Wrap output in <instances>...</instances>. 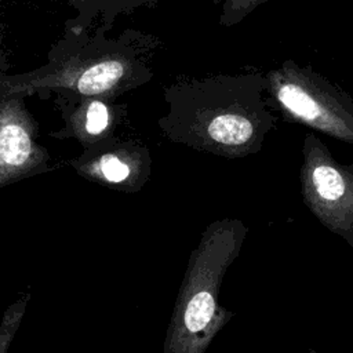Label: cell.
<instances>
[{
	"label": "cell",
	"mask_w": 353,
	"mask_h": 353,
	"mask_svg": "<svg viewBox=\"0 0 353 353\" xmlns=\"http://www.w3.org/2000/svg\"><path fill=\"white\" fill-rule=\"evenodd\" d=\"M248 228L237 218L210 223L190 252L165 332L163 353H205L234 316L219 302L221 285L239 256Z\"/></svg>",
	"instance_id": "cell-3"
},
{
	"label": "cell",
	"mask_w": 353,
	"mask_h": 353,
	"mask_svg": "<svg viewBox=\"0 0 353 353\" xmlns=\"http://www.w3.org/2000/svg\"><path fill=\"white\" fill-rule=\"evenodd\" d=\"M150 154L146 146L117 137L85 148L70 160L76 172L90 181L124 192H137L150 174Z\"/></svg>",
	"instance_id": "cell-7"
},
{
	"label": "cell",
	"mask_w": 353,
	"mask_h": 353,
	"mask_svg": "<svg viewBox=\"0 0 353 353\" xmlns=\"http://www.w3.org/2000/svg\"><path fill=\"white\" fill-rule=\"evenodd\" d=\"M270 106L285 120L353 145V98L312 66L283 61L265 73Z\"/></svg>",
	"instance_id": "cell-4"
},
{
	"label": "cell",
	"mask_w": 353,
	"mask_h": 353,
	"mask_svg": "<svg viewBox=\"0 0 353 353\" xmlns=\"http://www.w3.org/2000/svg\"><path fill=\"white\" fill-rule=\"evenodd\" d=\"M302 154L305 204L323 226L353 247V164L338 163L313 132L305 135Z\"/></svg>",
	"instance_id": "cell-5"
},
{
	"label": "cell",
	"mask_w": 353,
	"mask_h": 353,
	"mask_svg": "<svg viewBox=\"0 0 353 353\" xmlns=\"http://www.w3.org/2000/svg\"><path fill=\"white\" fill-rule=\"evenodd\" d=\"M54 103L59 110L63 127L51 132V137L74 138L83 149L116 137L114 131L127 114L125 103H116V99L103 97L54 95Z\"/></svg>",
	"instance_id": "cell-8"
},
{
	"label": "cell",
	"mask_w": 353,
	"mask_h": 353,
	"mask_svg": "<svg viewBox=\"0 0 353 353\" xmlns=\"http://www.w3.org/2000/svg\"><path fill=\"white\" fill-rule=\"evenodd\" d=\"M309 353H316V350H314V349H310V350H309Z\"/></svg>",
	"instance_id": "cell-12"
},
{
	"label": "cell",
	"mask_w": 353,
	"mask_h": 353,
	"mask_svg": "<svg viewBox=\"0 0 353 353\" xmlns=\"http://www.w3.org/2000/svg\"><path fill=\"white\" fill-rule=\"evenodd\" d=\"M29 298H30V295L25 294L17 302L10 305L8 309L6 310V313L3 314V320H1V325H0V353H7L10 345L14 339V335L21 325Z\"/></svg>",
	"instance_id": "cell-11"
},
{
	"label": "cell",
	"mask_w": 353,
	"mask_h": 353,
	"mask_svg": "<svg viewBox=\"0 0 353 353\" xmlns=\"http://www.w3.org/2000/svg\"><path fill=\"white\" fill-rule=\"evenodd\" d=\"M79 11L76 18L68 21L66 26L92 29L102 22L113 23L117 15L134 12L137 8H153L159 0H63Z\"/></svg>",
	"instance_id": "cell-9"
},
{
	"label": "cell",
	"mask_w": 353,
	"mask_h": 353,
	"mask_svg": "<svg viewBox=\"0 0 353 353\" xmlns=\"http://www.w3.org/2000/svg\"><path fill=\"white\" fill-rule=\"evenodd\" d=\"M218 7V23L232 28L243 22L259 6L273 0H211Z\"/></svg>",
	"instance_id": "cell-10"
},
{
	"label": "cell",
	"mask_w": 353,
	"mask_h": 353,
	"mask_svg": "<svg viewBox=\"0 0 353 353\" xmlns=\"http://www.w3.org/2000/svg\"><path fill=\"white\" fill-rule=\"evenodd\" d=\"M25 98L0 94V188L50 170L48 150L37 142L39 124Z\"/></svg>",
	"instance_id": "cell-6"
},
{
	"label": "cell",
	"mask_w": 353,
	"mask_h": 353,
	"mask_svg": "<svg viewBox=\"0 0 353 353\" xmlns=\"http://www.w3.org/2000/svg\"><path fill=\"white\" fill-rule=\"evenodd\" d=\"M113 23L92 29L66 26L50 48L47 62L37 69L0 74V94L103 97L117 99L153 79L150 61L159 46L154 36L125 29L116 37L106 33Z\"/></svg>",
	"instance_id": "cell-2"
},
{
	"label": "cell",
	"mask_w": 353,
	"mask_h": 353,
	"mask_svg": "<svg viewBox=\"0 0 353 353\" xmlns=\"http://www.w3.org/2000/svg\"><path fill=\"white\" fill-rule=\"evenodd\" d=\"M163 97L167 113L157 120L161 134L225 159L258 153L277 121L263 72L179 80L164 87Z\"/></svg>",
	"instance_id": "cell-1"
}]
</instances>
